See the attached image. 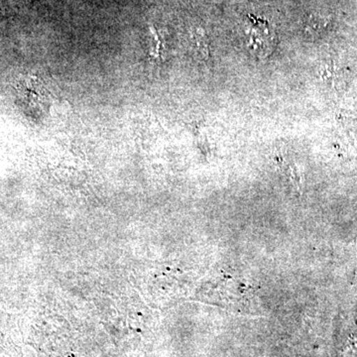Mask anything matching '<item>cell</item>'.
Wrapping results in <instances>:
<instances>
[{"mask_svg": "<svg viewBox=\"0 0 357 357\" xmlns=\"http://www.w3.org/2000/svg\"><path fill=\"white\" fill-rule=\"evenodd\" d=\"M248 48L256 57L264 59L273 52L276 46V34L267 21L252 18L248 32Z\"/></svg>", "mask_w": 357, "mask_h": 357, "instance_id": "1", "label": "cell"}, {"mask_svg": "<svg viewBox=\"0 0 357 357\" xmlns=\"http://www.w3.org/2000/svg\"><path fill=\"white\" fill-rule=\"evenodd\" d=\"M328 25V20L321 16L311 15L307 21L306 32L310 35H317L323 32Z\"/></svg>", "mask_w": 357, "mask_h": 357, "instance_id": "2", "label": "cell"}]
</instances>
